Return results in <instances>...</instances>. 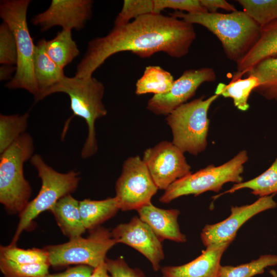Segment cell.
Here are the masks:
<instances>
[{
	"label": "cell",
	"instance_id": "6da1fadb",
	"mask_svg": "<svg viewBox=\"0 0 277 277\" xmlns=\"http://www.w3.org/2000/svg\"><path fill=\"white\" fill-rule=\"evenodd\" d=\"M196 36L193 25L182 19L162 13L143 15L90 41L75 76H92L108 58L121 52L130 51L141 58L163 52L181 58L188 53Z\"/></svg>",
	"mask_w": 277,
	"mask_h": 277
},
{
	"label": "cell",
	"instance_id": "7a4b0ae2",
	"mask_svg": "<svg viewBox=\"0 0 277 277\" xmlns=\"http://www.w3.org/2000/svg\"><path fill=\"white\" fill-rule=\"evenodd\" d=\"M170 15L207 28L218 38L227 57L236 63L248 53L260 36L261 27L243 10L229 13L175 11Z\"/></svg>",
	"mask_w": 277,
	"mask_h": 277
},
{
	"label": "cell",
	"instance_id": "3957f363",
	"mask_svg": "<svg viewBox=\"0 0 277 277\" xmlns=\"http://www.w3.org/2000/svg\"><path fill=\"white\" fill-rule=\"evenodd\" d=\"M58 92L64 93L69 96L70 109L73 115L85 120L88 134L81 155L84 159L92 156L98 150L95 123L107 114L103 103L105 92L104 84L92 76L70 77L65 75L58 83L43 92L38 101Z\"/></svg>",
	"mask_w": 277,
	"mask_h": 277
},
{
	"label": "cell",
	"instance_id": "277c9868",
	"mask_svg": "<svg viewBox=\"0 0 277 277\" xmlns=\"http://www.w3.org/2000/svg\"><path fill=\"white\" fill-rule=\"evenodd\" d=\"M33 140L21 135L0 154V202L10 214L19 215L30 202L32 189L24 174V165L33 155Z\"/></svg>",
	"mask_w": 277,
	"mask_h": 277
},
{
	"label": "cell",
	"instance_id": "5b68a950",
	"mask_svg": "<svg viewBox=\"0 0 277 277\" xmlns=\"http://www.w3.org/2000/svg\"><path fill=\"white\" fill-rule=\"evenodd\" d=\"M30 3V0L1 1L0 16L14 34L17 52L15 73L6 86L11 89H25L32 94L35 100L39 94L33 71L35 45L27 22Z\"/></svg>",
	"mask_w": 277,
	"mask_h": 277
},
{
	"label": "cell",
	"instance_id": "8992f818",
	"mask_svg": "<svg viewBox=\"0 0 277 277\" xmlns=\"http://www.w3.org/2000/svg\"><path fill=\"white\" fill-rule=\"evenodd\" d=\"M30 163L37 171L42 186L36 197L19 215V222L11 245L16 244L22 232L31 225L41 213L50 210L60 199L74 192L80 181L78 172L72 170L67 173L59 172L47 164L38 154L32 156Z\"/></svg>",
	"mask_w": 277,
	"mask_h": 277
},
{
	"label": "cell",
	"instance_id": "52a82bcc",
	"mask_svg": "<svg viewBox=\"0 0 277 277\" xmlns=\"http://www.w3.org/2000/svg\"><path fill=\"white\" fill-rule=\"evenodd\" d=\"M219 95L194 99L180 106L166 118L172 133V143L183 152L197 155L207 146L210 121L208 110Z\"/></svg>",
	"mask_w": 277,
	"mask_h": 277
},
{
	"label": "cell",
	"instance_id": "ba28073f",
	"mask_svg": "<svg viewBox=\"0 0 277 277\" xmlns=\"http://www.w3.org/2000/svg\"><path fill=\"white\" fill-rule=\"evenodd\" d=\"M248 156L245 150H241L231 160L220 166L210 165L194 173L183 177L171 184L161 196L159 201L168 203L182 196H197L208 191L219 192L228 182H243L241 174Z\"/></svg>",
	"mask_w": 277,
	"mask_h": 277
},
{
	"label": "cell",
	"instance_id": "9c48e42d",
	"mask_svg": "<svg viewBox=\"0 0 277 277\" xmlns=\"http://www.w3.org/2000/svg\"><path fill=\"white\" fill-rule=\"evenodd\" d=\"M116 244L111 232L97 227L90 230L86 238L76 237L44 249L48 253L50 266L57 267L75 264L95 268L105 261L107 252Z\"/></svg>",
	"mask_w": 277,
	"mask_h": 277
},
{
	"label": "cell",
	"instance_id": "30bf717a",
	"mask_svg": "<svg viewBox=\"0 0 277 277\" xmlns=\"http://www.w3.org/2000/svg\"><path fill=\"white\" fill-rule=\"evenodd\" d=\"M158 188L142 159H127L115 184V196L120 210H138L151 203Z\"/></svg>",
	"mask_w": 277,
	"mask_h": 277
},
{
	"label": "cell",
	"instance_id": "8fae6325",
	"mask_svg": "<svg viewBox=\"0 0 277 277\" xmlns=\"http://www.w3.org/2000/svg\"><path fill=\"white\" fill-rule=\"evenodd\" d=\"M142 160L159 189L165 190L192 173L184 152L172 142L163 141L146 149Z\"/></svg>",
	"mask_w": 277,
	"mask_h": 277
},
{
	"label": "cell",
	"instance_id": "7c38bea8",
	"mask_svg": "<svg viewBox=\"0 0 277 277\" xmlns=\"http://www.w3.org/2000/svg\"><path fill=\"white\" fill-rule=\"evenodd\" d=\"M216 75L210 67L185 70L174 80L170 90L166 93L153 95L146 108L156 115H167L173 110L187 102L204 83L215 81Z\"/></svg>",
	"mask_w": 277,
	"mask_h": 277
},
{
	"label": "cell",
	"instance_id": "4fadbf2b",
	"mask_svg": "<svg viewBox=\"0 0 277 277\" xmlns=\"http://www.w3.org/2000/svg\"><path fill=\"white\" fill-rule=\"evenodd\" d=\"M275 194L260 197L252 204L241 206H232L230 215L219 223L206 225L201 233V239L206 247L209 245L231 243L238 230L248 220L264 211L276 207Z\"/></svg>",
	"mask_w": 277,
	"mask_h": 277
},
{
	"label": "cell",
	"instance_id": "5bb4252c",
	"mask_svg": "<svg viewBox=\"0 0 277 277\" xmlns=\"http://www.w3.org/2000/svg\"><path fill=\"white\" fill-rule=\"evenodd\" d=\"M111 233L117 243L127 245L143 254L155 271L161 269L160 263L164 258L162 241L139 217L117 225Z\"/></svg>",
	"mask_w": 277,
	"mask_h": 277
},
{
	"label": "cell",
	"instance_id": "9a60e30c",
	"mask_svg": "<svg viewBox=\"0 0 277 277\" xmlns=\"http://www.w3.org/2000/svg\"><path fill=\"white\" fill-rule=\"evenodd\" d=\"M93 3L91 0H52L48 8L35 15L31 23L42 31L55 26L79 30L91 17Z\"/></svg>",
	"mask_w": 277,
	"mask_h": 277
},
{
	"label": "cell",
	"instance_id": "2e32d148",
	"mask_svg": "<svg viewBox=\"0 0 277 277\" xmlns=\"http://www.w3.org/2000/svg\"><path fill=\"white\" fill-rule=\"evenodd\" d=\"M230 244L209 245L193 260L182 265L161 267V272L167 277H219L221 258Z\"/></svg>",
	"mask_w": 277,
	"mask_h": 277
},
{
	"label": "cell",
	"instance_id": "e0dca14e",
	"mask_svg": "<svg viewBox=\"0 0 277 277\" xmlns=\"http://www.w3.org/2000/svg\"><path fill=\"white\" fill-rule=\"evenodd\" d=\"M136 211L138 217L161 241L167 239L178 243L186 242V236L181 231L178 224L177 219L180 213L178 209H162L150 203Z\"/></svg>",
	"mask_w": 277,
	"mask_h": 277
},
{
	"label": "cell",
	"instance_id": "ac0fdd59",
	"mask_svg": "<svg viewBox=\"0 0 277 277\" xmlns=\"http://www.w3.org/2000/svg\"><path fill=\"white\" fill-rule=\"evenodd\" d=\"M277 57V21L261 27L260 36L248 53L236 63L233 76L242 77L259 62Z\"/></svg>",
	"mask_w": 277,
	"mask_h": 277
},
{
	"label": "cell",
	"instance_id": "d6986e66",
	"mask_svg": "<svg viewBox=\"0 0 277 277\" xmlns=\"http://www.w3.org/2000/svg\"><path fill=\"white\" fill-rule=\"evenodd\" d=\"M80 201L71 194L60 199L50 209L63 233L72 239L85 232L80 214Z\"/></svg>",
	"mask_w": 277,
	"mask_h": 277
},
{
	"label": "cell",
	"instance_id": "ffe728a7",
	"mask_svg": "<svg viewBox=\"0 0 277 277\" xmlns=\"http://www.w3.org/2000/svg\"><path fill=\"white\" fill-rule=\"evenodd\" d=\"M45 39L35 45L33 60V71L39 94L35 101L46 90L58 83L65 75L64 69L59 67L46 53Z\"/></svg>",
	"mask_w": 277,
	"mask_h": 277
},
{
	"label": "cell",
	"instance_id": "44dd1931",
	"mask_svg": "<svg viewBox=\"0 0 277 277\" xmlns=\"http://www.w3.org/2000/svg\"><path fill=\"white\" fill-rule=\"evenodd\" d=\"M79 207L83 225L90 230L114 216L120 210L115 197L103 200L85 199L80 201Z\"/></svg>",
	"mask_w": 277,
	"mask_h": 277
},
{
	"label": "cell",
	"instance_id": "7402d4cb",
	"mask_svg": "<svg viewBox=\"0 0 277 277\" xmlns=\"http://www.w3.org/2000/svg\"><path fill=\"white\" fill-rule=\"evenodd\" d=\"M71 31L62 29L53 38L44 41L46 53L63 69L80 54L78 47L72 38Z\"/></svg>",
	"mask_w": 277,
	"mask_h": 277
},
{
	"label": "cell",
	"instance_id": "603a6c76",
	"mask_svg": "<svg viewBox=\"0 0 277 277\" xmlns=\"http://www.w3.org/2000/svg\"><path fill=\"white\" fill-rule=\"evenodd\" d=\"M259 85V80L255 76L248 75L242 78L232 76L228 84L219 83L214 94L232 98L234 105L239 110L245 111L249 108L248 101L250 93Z\"/></svg>",
	"mask_w": 277,
	"mask_h": 277
},
{
	"label": "cell",
	"instance_id": "cb8c5ba5",
	"mask_svg": "<svg viewBox=\"0 0 277 277\" xmlns=\"http://www.w3.org/2000/svg\"><path fill=\"white\" fill-rule=\"evenodd\" d=\"M245 75L254 76L259 80V85L253 92L267 100L277 101V57L259 62Z\"/></svg>",
	"mask_w": 277,
	"mask_h": 277
},
{
	"label": "cell",
	"instance_id": "d4e9b609",
	"mask_svg": "<svg viewBox=\"0 0 277 277\" xmlns=\"http://www.w3.org/2000/svg\"><path fill=\"white\" fill-rule=\"evenodd\" d=\"M174 81L172 75L160 66H148L136 81L135 93L137 95L164 94L170 90Z\"/></svg>",
	"mask_w": 277,
	"mask_h": 277
},
{
	"label": "cell",
	"instance_id": "484cf974",
	"mask_svg": "<svg viewBox=\"0 0 277 277\" xmlns=\"http://www.w3.org/2000/svg\"><path fill=\"white\" fill-rule=\"evenodd\" d=\"M251 190V193L263 197L277 192V156L271 166L259 176L246 182L234 184L227 191L220 193L213 198L216 199L226 193H232L242 189Z\"/></svg>",
	"mask_w": 277,
	"mask_h": 277
},
{
	"label": "cell",
	"instance_id": "4316f807",
	"mask_svg": "<svg viewBox=\"0 0 277 277\" xmlns=\"http://www.w3.org/2000/svg\"><path fill=\"white\" fill-rule=\"evenodd\" d=\"M29 113L0 115V154L25 133Z\"/></svg>",
	"mask_w": 277,
	"mask_h": 277
},
{
	"label": "cell",
	"instance_id": "83f0119b",
	"mask_svg": "<svg viewBox=\"0 0 277 277\" xmlns=\"http://www.w3.org/2000/svg\"><path fill=\"white\" fill-rule=\"evenodd\" d=\"M162 11L160 0H125L114 26L126 24L143 15L160 14Z\"/></svg>",
	"mask_w": 277,
	"mask_h": 277
},
{
	"label": "cell",
	"instance_id": "f1b7e54d",
	"mask_svg": "<svg viewBox=\"0 0 277 277\" xmlns=\"http://www.w3.org/2000/svg\"><path fill=\"white\" fill-rule=\"evenodd\" d=\"M277 265V255L264 254L250 262L236 266H221L219 277H252L262 274L266 268Z\"/></svg>",
	"mask_w": 277,
	"mask_h": 277
},
{
	"label": "cell",
	"instance_id": "f546056e",
	"mask_svg": "<svg viewBox=\"0 0 277 277\" xmlns=\"http://www.w3.org/2000/svg\"><path fill=\"white\" fill-rule=\"evenodd\" d=\"M243 11L261 27L277 21V0H238Z\"/></svg>",
	"mask_w": 277,
	"mask_h": 277
},
{
	"label": "cell",
	"instance_id": "4dcf8cb0",
	"mask_svg": "<svg viewBox=\"0 0 277 277\" xmlns=\"http://www.w3.org/2000/svg\"><path fill=\"white\" fill-rule=\"evenodd\" d=\"M0 258L19 264L49 263L48 255L44 249H24L15 245L0 247Z\"/></svg>",
	"mask_w": 277,
	"mask_h": 277
},
{
	"label": "cell",
	"instance_id": "1f68e13d",
	"mask_svg": "<svg viewBox=\"0 0 277 277\" xmlns=\"http://www.w3.org/2000/svg\"><path fill=\"white\" fill-rule=\"evenodd\" d=\"M49 263L19 264L0 258V269L5 277H43L48 274Z\"/></svg>",
	"mask_w": 277,
	"mask_h": 277
},
{
	"label": "cell",
	"instance_id": "d6a6232c",
	"mask_svg": "<svg viewBox=\"0 0 277 277\" xmlns=\"http://www.w3.org/2000/svg\"><path fill=\"white\" fill-rule=\"evenodd\" d=\"M17 52L13 33L4 22L0 26V63L2 65H17Z\"/></svg>",
	"mask_w": 277,
	"mask_h": 277
},
{
	"label": "cell",
	"instance_id": "836d02e7",
	"mask_svg": "<svg viewBox=\"0 0 277 277\" xmlns=\"http://www.w3.org/2000/svg\"><path fill=\"white\" fill-rule=\"evenodd\" d=\"M105 262L112 277H146L139 269L130 267L122 257L113 260L106 259Z\"/></svg>",
	"mask_w": 277,
	"mask_h": 277
},
{
	"label": "cell",
	"instance_id": "e575fe53",
	"mask_svg": "<svg viewBox=\"0 0 277 277\" xmlns=\"http://www.w3.org/2000/svg\"><path fill=\"white\" fill-rule=\"evenodd\" d=\"M94 268L86 265H77L71 267L64 272L47 274L43 277H89Z\"/></svg>",
	"mask_w": 277,
	"mask_h": 277
},
{
	"label": "cell",
	"instance_id": "d590c367",
	"mask_svg": "<svg viewBox=\"0 0 277 277\" xmlns=\"http://www.w3.org/2000/svg\"><path fill=\"white\" fill-rule=\"evenodd\" d=\"M200 2L207 12H217L219 9L233 12L236 11V9L232 4L225 0H200Z\"/></svg>",
	"mask_w": 277,
	"mask_h": 277
},
{
	"label": "cell",
	"instance_id": "8d00e7d4",
	"mask_svg": "<svg viewBox=\"0 0 277 277\" xmlns=\"http://www.w3.org/2000/svg\"><path fill=\"white\" fill-rule=\"evenodd\" d=\"M89 277H112L108 271L105 261L102 262L98 266L94 268L92 273Z\"/></svg>",
	"mask_w": 277,
	"mask_h": 277
},
{
	"label": "cell",
	"instance_id": "74e56055",
	"mask_svg": "<svg viewBox=\"0 0 277 277\" xmlns=\"http://www.w3.org/2000/svg\"><path fill=\"white\" fill-rule=\"evenodd\" d=\"M16 67L13 66L3 65L0 68L1 81H4L9 78L13 71H16Z\"/></svg>",
	"mask_w": 277,
	"mask_h": 277
},
{
	"label": "cell",
	"instance_id": "f35d334b",
	"mask_svg": "<svg viewBox=\"0 0 277 277\" xmlns=\"http://www.w3.org/2000/svg\"><path fill=\"white\" fill-rule=\"evenodd\" d=\"M269 273L272 277H277V271L276 270L271 269L269 271Z\"/></svg>",
	"mask_w": 277,
	"mask_h": 277
},
{
	"label": "cell",
	"instance_id": "ab89813d",
	"mask_svg": "<svg viewBox=\"0 0 277 277\" xmlns=\"http://www.w3.org/2000/svg\"><path fill=\"white\" fill-rule=\"evenodd\" d=\"M160 277H167V276H166L163 275V276H160Z\"/></svg>",
	"mask_w": 277,
	"mask_h": 277
}]
</instances>
